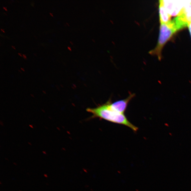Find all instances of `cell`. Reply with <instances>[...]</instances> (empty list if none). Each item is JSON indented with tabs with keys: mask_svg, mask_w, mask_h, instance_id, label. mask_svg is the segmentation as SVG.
Returning <instances> with one entry per match:
<instances>
[{
	"mask_svg": "<svg viewBox=\"0 0 191 191\" xmlns=\"http://www.w3.org/2000/svg\"><path fill=\"white\" fill-rule=\"evenodd\" d=\"M0 184H1V185L2 184L1 182H0Z\"/></svg>",
	"mask_w": 191,
	"mask_h": 191,
	"instance_id": "obj_35",
	"label": "cell"
},
{
	"mask_svg": "<svg viewBox=\"0 0 191 191\" xmlns=\"http://www.w3.org/2000/svg\"><path fill=\"white\" fill-rule=\"evenodd\" d=\"M135 95L134 93H131L128 97L125 99L117 100L113 103L111 102V99H109L108 102L109 106L113 110L119 113L124 114L129 102L135 97Z\"/></svg>",
	"mask_w": 191,
	"mask_h": 191,
	"instance_id": "obj_3",
	"label": "cell"
},
{
	"mask_svg": "<svg viewBox=\"0 0 191 191\" xmlns=\"http://www.w3.org/2000/svg\"><path fill=\"white\" fill-rule=\"evenodd\" d=\"M12 191H13V190H12Z\"/></svg>",
	"mask_w": 191,
	"mask_h": 191,
	"instance_id": "obj_38",
	"label": "cell"
},
{
	"mask_svg": "<svg viewBox=\"0 0 191 191\" xmlns=\"http://www.w3.org/2000/svg\"><path fill=\"white\" fill-rule=\"evenodd\" d=\"M23 57L24 59H25V60H27V58L26 56V55H24V54H23Z\"/></svg>",
	"mask_w": 191,
	"mask_h": 191,
	"instance_id": "obj_6",
	"label": "cell"
},
{
	"mask_svg": "<svg viewBox=\"0 0 191 191\" xmlns=\"http://www.w3.org/2000/svg\"><path fill=\"white\" fill-rule=\"evenodd\" d=\"M13 164L14 165H15V166L18 165V164H17L16 163H15V162H14L13 163Z\"/></svg>",
	"mask_w": 191,
	"mask_h": 191,
	"instance_id": "obj_15",
	"label": "cell"
},
{
	"mask_svg": "<svg viewBox=\"0 0 191 191\" xmlns=\"http://www.w3.org/2000/svg\"><path fill=\"white\" fill-rule=\"evenodd\" d=\"M44 176L45 177L47 178H48V175H47V174H44Z\"/></svg>",
	"mask_w": 191,
	"mask_h": 191,
	"instance_id": "obj_9",
	"label": "cell"
},
{
	"mask_svg": "<svg viewBox=\"0 0 191 191\" xmlns=\"http://www.w3.org/2000/svg\"><path fill=\"white\" fill-rule=\"evenodd\" d=\"M3 8L6 11H7V8L4 7H3Z\"/></svg>",
	"mask_w": 191,
	"mask_h": 191,
	"instance_id": "obj_12",
	"label": "cell"
},
{
	"mask_svg": "<svg viewBox=\"0 0 191 191\" xmlns=\"http://www.w3.org/2000/svg\"><path fill=\"white\" fill-rule=\"evenodd\" d=\"M42 92H43V93H44V94H46L47 93H46V91H44V90H43V91H42Z\"/></svg>",
	"mask_w": 191,
	"mask_h": 191,
	"instance_id": "obj_14",
	"label": "cell"
},
{
	"mask_svg": "<svg viewBox=\"0 0 191 191\" xmlns=\"http://www.w3.org/2000/svg\"><path fill=\"white\" fill-rule=\"evenodd\" d=\"M18 55H20V56H21V57H22V55H21V54H20V53H18Z\"/></svg>",
	"mask_w": 191,
	"mask_h": 191,
	"instance_id": "obj_23",
	"label": "cell"
},
{
	"mask_svg": "<svg viewBox=\"0 0 191 191\" xmlns=\"http://www.w3.org/2000/svg\"><path fill=\"white\" fill-rule=\"evenodd\" d=\"M1 31H2V32H3L4 33H5V32H4V30H3V29H1Z\"/></svg>",
	"mask_w": 191,
	"mask_h": 191,
	"instance_id": "obj_24",
	"label": "cell"
},
{
	"mask_svg": "<svg viewBox=\"0 0 191 191\" xmlns=\"http://www.w3.org/2000/svg\"><path fill=\"white\" fill-rule=\"evenodd\" d=\"M159 15L160 24L167 23L170 21L171 16L166 9L163 1H159Z\"/></svg>",
	"mask_w": 191,
	"mask_h": 191,
	"instance_id": "obj_4",
	"label": "cell"
},
{
	"mask_svg": "<svg viewBox=\"0 0 191 191\" xmlns=\"http://www.w3.org/2000/svg\"><path fill=\"white\" fill-rule=\"evenodd\" d=\"M42 153H43L44 154H45V155L47 154V152H46V151H42Z\"/></svg>",
	"mask_w": 191,
	"mask_h": 191,
	"instance_id": "obj_8",
	"label": "cell"
},
{
	"mask_svg": "<svg viewBox=\"0 0 191 191\" xmlns=\"http://www.w3.org/2000/svg\"><path fill=\"white\" fill-rule=\"evenodd\" d=\"M86 111L92 114L90 119L99 118L109 122L122 125L128 127L134 132L138 128L128 120L124 114L117 112L110 107L108 101L104 104L99 105L94 108H88Z\"/></svg>",
	"mask_w": 191,
	"mask_h": 191,
	"instance_id": "obj_1",
	"label": "cell"
},
{
	"mask_svg": "<svg viewBox=\"0 0 191 191\" xmlns=\"http://www.w3.org/2000/svg\"><path fill=\"white\" fill-rule=\"evenodd\" d=\"M56 128H57V129L59 131L61 130V129H60V128H59V127H56Z\"/></svg>",
	"mask_w": 191,
	"mask_h": 191,
	"instance_id": "obj_13",
	"label": "cell"
},
{
	"mask_svg": "<svg viewBox=\"0 0 191 191\" xmlns=\"http://www.w3.org/2000/svg\"><path fill=\"white\" fill-rule=\"evenodd\" d=\"M18 71H19V72H20L21 73H22V72H21L19 70H18Z\"/></svg>",
	"mask_w": 191,
	"mask_h": 191,
	"instance_id": "obj_34",
	"label": "cell"
},
{
	"mask_svg": "<svg viewBox=\"0 0 191 191\" xmlns=\"http://www.w3.org/2000/svg\"><path fill=\"white\" fill-rule=\"evenodd\" d=\"M62 127H63V129H65V126H62Z\"/></svg>",
	"mask_w": 191,
	"mask_h": 191,
	"instance_id": "obj_29",
	"label": "cell"
},
{
	"mask_svg": "<svg viewBox=\"0 0 191 191\" xmlns=\"http://www.w3.org/2000/svg\"><path fill=\"white\" fill-rule=\"evenodd\" d=\"M19 191H22L21 190H19Z\"/></svg>",
	"mask_w": 191,
	"mask_h": 191,
	"instance_id": "obj_37",
	"label": "cell"
},
{
	"mask_svg": "<svg viewBox=\"0 0 191 191\" xmlns=\"http://www.w3.org/2000/svg\"><path fill=\"white\" fill-rule=\"evenodd\" d=\"M29 126H30V127H31V128H34L33 126V125H29Z\"/></svg>",
	"mask_w": 191,
	"mask_h": 191,
	"instance_id": "obj_10",
	"label": "cell"
},
{
	"mask_svg": "<svg viewBox=\"0 0 191 191\" xmlns=\"http://www.w3.org/2000/svg\"><path fill=\"white\" fill-rule=\"evenodd\" d=\"M50 15H51V16H52V17H53V14L52 13H50Z\"/></svg>",
	"mask_w": 191,
	"mask_h": 191,
	"instance_id": "obj_26",
	"label": "cell"
},
{
	"mask_svg": "<svg viewBox=\"0 0 191 191\" xmlns=\"http://www.w3.org/2000/svg\"><path fill=\"white\" fill-rule=\"evenodd\" d=\"M12 48H13L14 49H15H15H16L15 48V47H14V46H12Z\"/></svg>",
	"mask_w": 191,
	"mask_h": 191,
	"instance_id": "obj_25",
	"label": "cell"
},
{
	"mask_svg": "<svg viewBox=\"0 0 191 191\" xmlns=\"http://www.w3.org/2000/svg\"><path fill=\"white\" fill-rule=\"evenodd\" d=\"M5 159L6 160L8 161H9V159H8L7 158H5Z\"/></svg>",
	"mask_w": 191,
	"mask_h": 191,
	"instance_id": "obj_21",
	"label": "cell"
},
{
	"mask_svg": "<svg viewBox=\"0 0 191 191\" xmlns=\"http://www.w3.org/2000/svg\"><path fill=\"white\" fill-rule=\"evenodd\" d=\"M66 24H67V25H68V26H69V24H68V23H66Z\"/></svg>",
	"mask_w": 191,
	"mask_h": 191,
	"instance_id": "obj_36",
	"label": "cell"
},
{
	"mask_svg": "<svg viewBox=\"0 0 191 191\" xmlns=\"http://www.w3.org/2000/svg\"><path fill=\"white\" fill-rule=\"evenodd\" d=\"M68 49H69L70 51H72V50H71V48H70L69 47H68Z\"/></svg>",
	"mask_w": 191,
	"mask_h": 191,
	"instance_id": "obj_17",
	"label": "cell"
},
{
	"mask_svg": "<svg viewBox=\"0 0 191 191\" xmlns=\"http://www.w3.org/2000/svg\"><path fill=\"white\" fill-rule=\"evenodd\" d=\"M42 111H43V112L44 113L46 112V111H45V110H44V109H42Z\"/></svg>",
	"mask_w": 191,
	"mask_h": 191,
	"instance_id": "obj_20",
	"label": "cell"
},
{
	"mask_svg": "<svg viewBox=\"0 0 191 191\" xmlns=\"http://www.w3.org/2000/svg\"><path fill=\"white\" fill-rule=\"evenodd\" d=\"M177 32L171 20L167 23L160 24L158 41L156 47L150 52V54L156 55L159 60H161L163 48L173 35Z\"/></svg>",
	"mask_w": 191,
	"mask_h": 191,
	"instance_id": "obj_2",
	"label": "cell"
},
{
	"mask_svg": "<svg viewBox=\"0 0 191 191\" xmlns=\"http://www.w3.org/2000/svg\"><path fill=\"white\" fill-rule=\"evenodd\" d=\"M56 87H57V89H58V90H59H59H60V88H59V87H58V86H57V85H56Z\"/></svg>",
	"mask_w": 191,
	"mask_h": 191,
	"instance_id": "obj_16",
	"label": "cell"
},
{
	"mask_svg": "<svg viewBox=\"0 0 191 191\" xmlns=\"http://www.w3.org/2000/svg\"><path fill=\"white\" fill-rule=\"evenodd\" d=\"M188 28L189 32L190 35L191 37V21L189 23Z\"/></svg>",
	"mask_w": 191,
	"mask_h": 191,
	"instance_id": "obj_5",
	"label": "cell"
},
{
	"mask_svg": "<svg viewBox=\"0 0 191 191\" xmlns=\"http://www.w3.org/2000/svg\"><path fill=\"white\" fill-rule=\"evenodd\" d=\"M49 118L50 119H52V117H50V116H49Z\"/></svg>",
	"mask_w": 191,
	"mask_h": 191,
	"instance_id": "obj_30",
	"label": "cell"
},
{
	"mask_svg": "<svg viewBox=\"0 0 191 191\" xmlns=\"http://www.w3.org/2000/svg\"><path fill=\"white\" fill-rule=\"evenodd\" d=\"M62 150H63L64 151L66 150V148H64V147L62 148Z\"/></svg>",
	"mask_w": 191,
	"mask_h": 191,
	"instance_id": "obj_11",
	"label": "cell"
},
{
	"mask_svg": "<svg viewBox=\"0 0 191 191\" xmlns=\"http://www.w3.org/2000/svg\"><path fill=\"white\" fill-rule=\"evenodd\" d=\"M67 133L68 134H71V133H70V132H69V131H67Z\"/></svg>",
	"mask_w": 191,
	"mask_h": 191,
	"instance_id": "obj_27",
	"label": "cell"
},
{
	"mask_svg": "<svg viewBox=\"0 0 191 191\" xmlns=\"http://www.w3.org/2000/svg\"><path fill=\"white\" fill-rule=\"evenodd\" d=\"M30 95H31V96H32V97H33V98H34V97H35V96H34V95H33V94H30Z\"/></svg>",
	"mask_w": 191,
	"mask_h": 191,
	"instance_id": "obj_18",
	"label": "cell"
},
{
	"mask_svg": "<svg viewBox=\"0 0 191 191\" xmlns=\"http://www.w3.org/2000/svg\"><path fill=\"white\" fill-rule=\"evenodd\" d=\"M0 124H1V125L2 126H4V123L3 122H2V121H0Z\"/></svg>",
	"mask_w": 191,
	"mask_h": 191,
	"instance_id": "obj_7",
	"label": "cell"
},
{
	"mask_svg": "<svg viewBox=\"0 0 191 191\" xmlns=\"http://www.w3.org/2000/svg\"><path fill=\"white\" fill-rule=\"evenodd\" d=\"M46 185L49 186V184L48 183H46Z\"/></svg>",
	"mask_w": 191,
	"mask_h": 191,
	"instance_id": "obj_28",
	"label": "cell"
},
{
	"mask_svg": "<svg viewBox=\"0 0 191 191\" xmlns=\"http://www.w3.org/2000/svg\"><path fill=\"white\" fill-rule=\"evenodd\" d=\"M61 85V87H63V85H61H61Z\"/></svg>",
	"mask_w": 191,
	"mask_h": 191,
	"instance_id": "obj_33",
	"label": "cell"
},
{
	"mask_svg": "<svg viewBox=\"0 0 191 191\" xmlns=\"http://www.w3.org/2000/svg\"><path fill=\"white\" fill-rule=\"evenodd\" d=\"M28 143L30 145H32V144H31V143H30V142H28Z\"/></svg>",
	"mask_w": 191,
	"mask_h": 191,
	"instance_id": "obj_19",
	"label": "cell"
},
{
	"mask_svg": "<svg viewBox=\"0 0 191 191\" xmlns=\"http://www.w3.org/2000/svg\"><path fill=\"white\" fill-rule=\"evenodd\" d=\"M45 127V128H46V129H47V130L48 129V127Z\"/></svg>",
	"mask_w": 191,
	"mask_h": 191,
	"instance_id": "obj_31",
	"label": "cell"
},
{
	"mask_svg": "<svg viewBox=\"0 0 191 191\" xmlns=\"http://www.w3.org/2000/svg\"><path fill=\"white\" fill-rule=\"evenodd\" d=\"M27 174L28 175H29V176L30 175V173H28V172L27 173Z\"/></svg>",
	"mask_w": 191,
	"mask_h": 191,
	"instance_id": "obj_32",
	"label": "cell"
},
{
	"mask_svg": "<svg viewBox=\"0 0 191 191\" xmlns=\"http://www.w3.org/2000/svg\"><path fill=\"white\" fill-rule=\"evenodd\" d=\"M21 70H22V71H24V72H25V70H24V69H23V68H21Z\"/></svg>",
	"mask_w": 191,
	"mask_h": 191,
	"instance_id": "obj_22",
	"label": "cell"
}]
</instances>
